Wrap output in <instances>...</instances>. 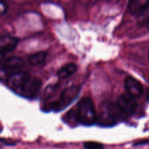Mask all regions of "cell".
<instances>
[{"mask_svg":"<svg viewBox=\"0 0 149 149\" xmlns=\"http://www.w3.org/2000/svg\"><path fill=\"white\" fill-rule=\"evenodd\" d=\"M145 95H146V99H147L148 101L149 102V88H148L147 90H146Z\"/></svg>","mask_w":149,"mask_h":149,"instance_id":"obj_17","label":"cell"},{"mask_svg":"<svg viewBox=\"0 0 149 149\" xmlns=\"http://www.w3.org/2000/svg\"><path fill=\"white\" fill-rule=\"evenodd\" d=\"M7 9H8V6L4 1H0V15H4V13L7 12Z\"/></svg>","mask_w":149,"mask_h":149,"instance_id":"obj_15","label":"cell"},{"mask_svg":"<svg viewBox=\"0 0 149 149\" xmlns=\"http://www.w3.org/2000/svg\"><path fill=\"white\" fill-rule=\"evenodd\" d=\"M83 147L86 149H104L103 144L94 141H87L83 143Z\"/></svg>","mask_w":149,"mask_h":149,"instance_id":"obj_12","label":"cell"},{"mask_svg":"<svg viewBox=\"0 0 149 149\" xmlns=\"http://www.w3.org/2000/svg\"><path fill=\"white\" fill-rule=\"evenodd\" d=\"M18 44V39L15 36L8 35L0 36V55H4L13 51Z\"/></svg>","mask_w":149,"mask_h":149,"instance_id":"obj_8","label":"cell"},{"mask_svg":"<svg viewBox=\"0 0 149 149\" xmlns=\"http://www.w3.org/2000/svg\"><path fill=\"white\" fill-rule=\"evenodd\" d=\"M81 88L80 86H72L63 90L57 100L50 104L49 109L56 112H59L67 109L79 96Z\"/></svg>","mask_w":149,"mask_h":149,"instance_id":"obj_4","label":"cell"},{"mask_svg":"<svg viewBox=\"0 0 149 149\" xmlns=\"http://www.w3.org/2000/svg\"><path fill=\"white\" fill-rule=\"evenodd\" d=\"M148 144H149V139H143L133 143V146H140L148 145Z\"/></svg>","mask_w":149,"mask_h":149,"instance_id":"obj_14","label":"cell"},{"mask_svg":"<svg viewBox=\"0 0 149 149\" xmlns=\"http://www.w3.org/2000/svg\"><path fill=\"white\" fill-rule=\"evenodd\" d=\"M77 121L86 126H91L96 122V114L93 102L89 97H83L77 104Z\"/></svg>","mask_w":149,"mask_h":149,"instance_id":"obj_2","label":"cell"},{"mask_svg":"<svg viewBox=\"0 0 149 149\" xmlns=\"http://www.w3.org/2000/svg\"><path fill=\"white\" fill-rule=\"evenodd\" d=\"M0 142L3 143H4L7 146H13L16 145V143H17L15 141H13L12 140L4 139V138H0Z\"/></svg>","mask_w":149,"mask_h":149,"instance_id":"obj_16","label":"cell"},{"mask_svg":"<svg viewBox=\"0 0 149 149\" xmlns=\"http://www.w3.org/2000/svg\"><path fill=\"white\" fill-rule=\"evenodd\" d=\"M77 67L74 63H68L58 70L57 75L60 79H66L76 72Z\"/></svg>","mask_w":149,"mask_h":149,"instance_id":"obj_9","label":"cell"},{"mask_svg":"<svg viewBox=\"0 0 149 149\" xmlns=\"http://www.w3.org/2000/svg\"><path fill=\"white\" fill-rule=\"evenodd\" d=\"M24 63L18 57H10L0 61V80H7L12 74L22 71Z\"/></svg>","mask_w":149,"mask_h":149,"instance_id":"obj_5","label":"cell"},{"mask_svg":"<svg viewBox=\"0 0 149 149\" xmlns=\"http://www.w3.org/2000/svg\"><path fill=\"white\" fill-rule=\"evenodd\" d=\"M6 83L9 88L16 94L29 99L37 97L42 85L39 79L32 77L24 71L12 74L6 80Z\"/></svg>","mask_w":149,"mask_h":149,"instance_id":"obj_1","label":"cell"},{"mask_svg":"<svg viewBox=\"0 0 149 149\" xmlns=\"http://www.w3.org/2000/svg\"><path fill=\"white\" fill-rule=\"evenodd\" d=\"M64 116H65V118L67 119V120L65 121L67 122H69V123H76V122H78L77 118V114H76V111H74L73 110L68 112Z\"/></svg>","mask_w":149,"mask_h":149,"instance_id":"obj_13","label":"cell"},{"mask_svg":"<svg viewBox=\"0 0 149 149\" xmlns=\"http://www.w3.org/2000/svg\"><path fill=\"white\" fill-rule=\"evenodd\" d=\"M148 1H131L128 4V10L132 15L137 16L142 11Z\"/></svg>","mask_w":149,"mask_h":149,"instance_id":"obj_10","label":"cell"},{"mask_svg":"<svg viewBox=\"0 0 149 149\" xmlns=\"http://www.w3.org/2000/svg\"><path fill=\"white\" fill-rule=\"evenodd\" d=\"M124 118L125 116L116 103H108L105 106V110L96 117V122L99 126L109 127L114 126L118 121L122 120Z\"/></svg>","mask_w":149,"mask_h":149,"instance_id":"obj_3","label":"cell"},{"mask_svg":"<svg viewBox=\"0 0 149 149\" xmlns=\"http://www.w3.org/2000/svg\"><path fill=\"white\" fill-rule=\"evenodd\" d=\"M124 86L126 87V90L128 92V94L134 98L140 97L143 95L144 93L143 84L138 80L131 77H128L126 78Z\"/></svg>","mask_w":149,"mask_h":149,"instance_id":"obj_7","label":"cell"},{"mask_svg":"<svg viewBox=\"0 0 149 149\" xmlns=\"http://www.w3.org/2000/svg\"><path fill=\"white\" fill-rule=\"evenodd\" d=\"M47 53L43 51L37 52V53L33 54L29 58V62L32 65H38L42 64L46 58Z\"/></svg>","mask_w":149,"mask_h":149,"instance_id":"obj_11","label":"cell"},{"mask_svg":"<svg viewBox=\"0 0 149 149\" xmlns=\"http://www.w3.org/2000/svg\"><path fill=\"white\" fill-rule=\"evenodd\" d=\"M1 130H2V127H1V125H0V132H1Z\"/></svg>","mask_w":149,"mask_h":149,"instance_id":"obj_19","label":"cell"},{"mask_svg":"<svg viewBox=\"0 0 149 149\" xmlns=\"http://www.w3.org/2000/svg\"><path fill=\"white\" fill-rule=\"evenodd\" d=\"M148 58H149V52H148Z\"/></svg>","mask_w":149,"mask_h":149,"instance_id":"obj_20","label":"cell"},{"mask_svg":"<svg viewBox=\"0 0 149 149\" xmlns=\"http://www.w3.org/2000/svg\"><path fill=\"white\" fill-rule=\"evenodd\" d=\"M145 25H146V26H147V27L149 29V18H148L147 20H146L145 21Z\"/></svg>","mask_w":149,"mask_h":149,"instance_id":"obj_18","label":"cell"},{"mask_svg":"<svg viewBox=\"0 0 149 149\" xmlns=\"http://www.w3.org/2000/svg\"><path fill=\"white\" fill-rule=\"evenodd\" d=\"M116 104L125 117L132 116L136 112L137 108L135 99L129 94L121 95L118 97Z\"/></svg>","mask_w":149,"mask_h":149,"instance_id":"obj_6","label":"cell"}]
</instances>
